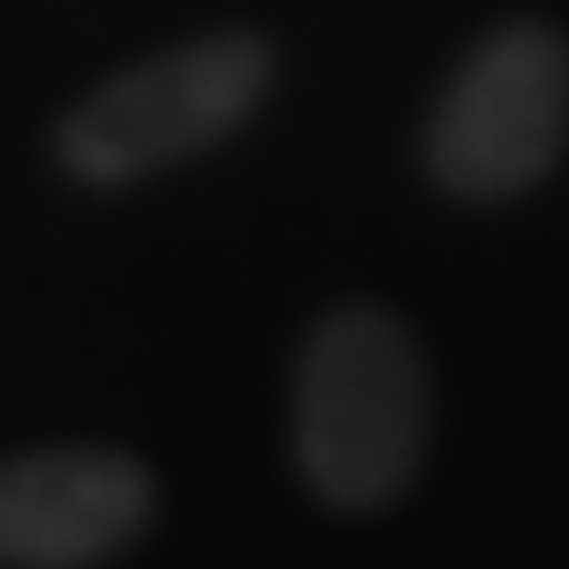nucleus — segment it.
I'll return each instance as SVG.
<instances>
[{"mask_svg":"<svg viewBox=\"0 0 569 569\" xmlns=\"http://www.w3.org/2000/svg\"><path fill=\"white\" fill-rule=\"evenodd\" d=\"M430 443V367L392 310L342 305L310 329L291 373V456L336 512H380L418 481Z\"/></svg>","mask_w":569,"mask_h":569,"instance_id":"obj_1","label":"nucleus"},{"mask_svg":"<svg viewBox=\"0 0 569 569\" xmlns=\"http://www.w3.org/2000/svg\"><path fill=\"white\" fill-rule=\"evenodd\" d=\"M152 519V475L121 449H26L0 462V563L89 569Z\"/></svg>","mask_w":569,"mask_h":569,"instance_id":"obj_4","label":"nucleus"},{"mask_svg":"<svg viewBox=\"0 0 569 569\" xmlns=\"http://www.w3.org/2000/svg\"><path fill=\"white\" fill-rule=\"evenodd\" d=\"M569 146V39L512 20L449 70L425 127V164L462 203H507Z\"/></svg>","mask_w":569,"mask_h":569,"instance_id":"obj_3","label":"nucleus"},{"mask_svg":"<svg viewBox=\"0 0 569 569\" xmlns=\"http://www.w3.org/2000/svg\"><path fill=\"white\" fill-rule=\"evenodd\" d=\"M272 44L260 32H203L102 77L58 121V159L70 178L121 190L178 159H197L266 102Z\"/></svg>","mask_w":569,"mask_h":569,"instance_id":"obj_2","label":"nucleus"}]
</instances>
